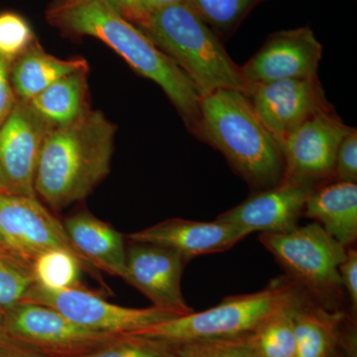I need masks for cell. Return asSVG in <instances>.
Listing matches in <instances>:
<instances>
[{
    "label": "cell",
    "mask_w": 357,
    "mask_h": 357,
    "mask_svg": "<svg viewBox=\"0 0 357 357\" xmlns=\"http://www.w3.org/2000/svg\"><path fill=\"white\" fill-rule=\"evenodd\" d=\"M8 352H1L0 357H39L34 356V354H30V352L24 351V349H20V347H16V349H8Z\"/></svg>",
    "instance_id": "34"
},
{
    "label": "cell",
    "mask_w": 357,
    "mask_h": 357,
    "mask_svg": "<svg viewBox=\"0 0 357 357\" xmlns=\"http://www.w3.org/2000/svg\"><path fill=\"white\" fill-rule=\"evenodd\" d=\"M70 241L98 270L126 280L124 237L109 223L81 211L63 223Z\"/></svg>",
    "instance_id": "18"
},
{
    "label": "cell",
    "mask_w": 357,
    "mask_h": 357,
    "mask_svg": "<svg viewBox=\"0 0 357 357\" xmlns=\"http://www.w3.org/2000/svg\"><path fill=\"white\" fill-rule=\"evenodd\" d=\"M0 252L11 255V253L9 252L8 248H7L6 243V241H4L3 234H2L1 230H0Z\"/></svg>",
    "instance_id": "36"
},
{
    "label": "cell",
    "mask_w": 357,
    "mask_h": 357,
    "mask_svg": "<svg viewBox=\"0 0 357 357\" xmlns=\"http://www.w3.org/2000/svg\"><path fill=\"white\" fill-rule=\"evenodd\" d=\"M323 46L307 26L268 36L259 51L241 67L251 86L318 76Z\"/></svg>",
    "instance_id": "13"
},
{
    "label": "cell",
    "mask_w": 357,
    "mask_h": 357,
    "mask_svg": "<svg viewBox=\"0 0 357 357\" xmlns=\"http://www.w3.org/2000/svg\"><path fill=\"white\" fill-rule=\"evenodd\" d=\"M51 126L28 102L16 100L0 126V192L37 197L35 174L40 152Z\"/></svg>",
    "instance_id": "10"
},
{
    "label": "cell",
    "mask_w": 357,
    "mask_h": 357,
    "mask_svg": "<svg viewBox=\"0 0 357 357\" xmlns=\"http://www.w3.org/2000/svg\"><path fill=\"white\" fill-rule=\"evenodd\" d=\"M77 1H82V0H54L53 3H70V2ZM105 1L109 3L123 17L135 25H140L147 18L138 0H105Z\"/></svg>",
    "instance_id": "32"
},
{
    "label": "cell",
    "mask_w": 357,
    "mask_h": 357,
    "mask_svg": "<svg viewBox=\"0 0 357 357\" xmlns=\"http://www.w3.org/2000/svg\"><path fill=\"white\" fill-rule=\"evenodd\" d=\"M89 73L79 70L61 77L28 102L52 128L73 123L91 109Z\"/></svg>",
    "instance_id": "21"
},
{
    "label": "cell",
    "mask_w": 357,
    "mask_h": 357,
    "mask_svg": "<svg viewBox=\"0 0 357 357\" xmlns=\"http://www.w3.org/2000/svg\"><path fill=\"white\" fill-rule=\"evenodd\" d=\"M29 22L13 11L0 13V58L9 66L36 41Z\"/></svg>",
    "instance_id": "28"
},
{
    "label": "cell",
    "mask_w": 357,
    "mask_h": 357,
    "mask_svg": "<svg viewBox=\"0 0 357 357\" xmlns=\"http://www.w3.org/2000/svg\"><path fill=\"white\" fill-rule=\"evenodd\" d=\"M201 115L199 140L222 152L253 192L283 180L281 144L260 121L248 96L232 89L211 91L201 98Z\"/></svg>",
    "instance_id": "3"
},
{
    "label": "cell",
    "mask_w": 357,
    "mask_h": 357,
    "mask_svg": "<svg viewBox=\"0 0 357 357\" xmlns=\"http://www.w3.org/2000/svg\"><path fill=\"white\" fill-rule=\"evenodd\" d=\"M260 0H187L208 26L218 31H231Z\"/></svg>",
    "instance_id": "25"
},
{
    "label": "cell",
    "mask_w": 357,
    "mask_h": 357,
    "mask_svg": "<svg viewBox=\"0 0 357 357\" xmlns=\"http://www.w3.org/2000/svg\"><path fill=\"white\" fill-rule=\"evenodd\" d=\"M351 128L342 122L335 109L307 119L282 142L285 162L284 177L318 183L333 180L335 155Z\"/></svg>",
    "instance_id": "12"
},
{
    "label": "cell",
    "mask_w": 357,
    "mask_h": 357,
    "mask_svg": "<svg viewBox=\"0 0 357 357\" xmlns=\"http://www.w3.org/2000/svg\"><path fill=\"white\" fill-rule=\"evenodd\" d=\"M293 319L296 357H333L342 342L344 312L321 304L295 285Z\"/></svg>",
    "instance_id": "17"
},
{
    "label": "cell",
    "mask_w": 357,
    "mask_h": 357,
    "mask_svg": "<svg viewBox=\"0 0 357 357\" xmlns=\"http://www.w3.org/2000/svg\"><path fill=\"white\" fill-rule=\"evenodd\" d=\"M7 340L4 333V312L0 311V342Z\"/></svg>",
    "instance_id": "35"
},
{
    "label": "cell",
    "mask_w": 357,
    "mask_h": 357,
    "mask_svg": "<svg viewBox=\"0 0 357 357\" xmlns=\"http://www.w3.org/2000/svg\"><path fill=\"white\" fill-rule=\"evenodd\" d=\"M248 98L260 121L281 145L307 119L333 109L318 76L255 84Z\"/></svg>",
    "instance_id": "11"
},
{
    "label": "cell",
    "mask_w": 357,
    "mask_h": 357,
    "mask_svg": "<svg viewBox=\"0 0 357 357\" xmlns=\"http://www.w3.org/2000/svg\"><path fill=\"white\" fill-rule=\"evenodd\" d=\"M74 357H177L175 345L151 338L121 335L114 342Z\"/></svg>",
    "instance_id": "26"
},
{
    "label": "cell",
    "mask_w": 357,
    "mask_h": 357,
    "mask_svg": "<svg viewBox=\"0 0 357 357\" xmlns=\"http://www.w3.org/2000/svg\"><path fill=\"white\" fill-rule=\"evenodd\" d=\"M259 241L295 285L326 307L340 306L345 292L338 267L347 248L319 223L298 225L285 234H261Z\"/></svg>",
    "instance_id": "6"
},
{
    "label": "cell",
    "mask_w": 357,
    "mask_h": 357,
    "mask_svg": "<svg viewBox=\"0 0 357 357\" xmlns=\"http://www.w3.org/2000/svg\"><path fill=\"white\" fill-rule=\"evenodd\" d=\"M303 217L314 220L337 243L349 248L357 239V184L331 181L318 185L305 204Z\"/></svg>",
    "instance_id": "19"
},
{
    "label": "cell",
    "mask_w": 357,
    "mask_h": 357,
    "mask_svg": "<svg viewBox=\"0 0 357 357\" xmlns=\"http://www.w3.org/2000/svg\"><path fill=\"white\" fill-rule=\"evenodd\" d=\"M290 292L253 332L249 340L258 357H296L293 319V294Z\"/></svg>",
    "instance_id": "22"
},
{
    "label": "cell",
    "mask_w": 357,
    "mask_h": 357,
    "mask_svg": "<svg viewBox=\"0 0 357 357\" xmlns=\"http://www.w3.org/2000/svg\"><path fill=\"white\" fill-rule=\"evenodd\" d=\"M49 24L70 38L89 36L112 48L140 76L163 89L188 130L201 139V96L178 66L137 25L105 0L51 3Z\"/></svg>",
    "instance_id": "1"
},
{
    "label": "cell",
    "mask_w": 357,
    "mask_h": 357,
    "mask_svg": "<svg viewBox=\"0 0 357 357\" xmlns=\"http://www.w3.org/2000/svg\"><path fill=\"white\" fill-rule=\"evenodd\" d=\"M35 283L51 290L83 287L82 263L70 252L52 249L41 253L32 263Z\"/></svg>",
    "instance_id": "23"
},
{
    "label": "cell",
    "mask_w": 357,
    "mask_h": 357,
    "mask_svg": "<svg viewBox=\"0 0 357 357\" xmlns=\"http://www.w3.org/2000/svg\"><path fill=\"white\" fill-rule=\"evenodd\" d=\"M333 357H342V356H337V354H335V356H333Z\"/></svg>",
    "instance_id": "37"
},
{
    "label": "cell",
    "mask_w": 357,
    "mask_h": 357,
    "mask_svg": "<svg viewBox=\"0 0 357 357\" xmlns=\"http://www.w3.org/2000/svg\"><path fill=\"white\" fill-rule=\"evenodd\" d=\"M0 230L9 252L30 266L45 251L61 249L77 257L84 271L102 281L98 270L72 243L64 225L51 215L37 197L0 192Z\"/></svg>",
    "instance_id": "8"
},
{
    "label": "cell",
    "mask_w": 357,
    "mask_h": 357,
    "mask_svg": "<svg viewBox=\"0 0 357 357\" xmlns=\"http://www.w3.org/2000/svg\"><path fill=\"white\" fill-rule=\"evenodd\" d=\"M138 27L191 79L201 98L217 89L250 93L241 67L187 0L149 14Z\"/></svg>",
    "instance_id": "4"
},
{
    "label": "cell",
    "mask_w": 357,
    "mask_h": 357,
    "mask_svg": "<svg viewBox=\"0 0 357 357\" xmlns=\"http://www.w3.org/2000/svg\"><path fill=\"white\" fill-rule=\"evenodd\" d=\"M84 70H89V66L84 58L55 57L36 40L9 66V77L16 98L30 102L61 77Z\"/></svg>",
    "instance_id": "20"
},
{
    "label": "cell",
    "mask_w": 357,
    "mask_h": 357,
    "mask_svg": "<svg viewBox=\"0 0 357 357\" xmlns=\"http://www.w3.org/2000/svg\"><path fill=\"white\" fill-rule=\"evenodd\" d=\"M126 282L151 301L154 307L185 316L194 312L181 289L188 261L174 249L132 243L126 248Z\"/></svg>",
    "instance_id": "15"
},
{
    "label": "cell",
    "mask_w": 357,
    "mask_h": 357,
    "mask_svg": "<svg viewBox=\"0 0 357 357\" xmlns=\"http://www.w3.org/2000/svg\"><path fill=\"white\" fill-rule=\"evenodd\" d=\"M7 340L39 357H74L88 354L121 337L89 330L53 307L31 302L4 312Z\"/></svg>",
    "instance_id": "7"
},
{
    "label": "cell",
    "mask_w": 357,
    "mask_h": 357,
    "mask_svg": "<svg viewBox=\"0 0 357 357\" xmlns=\"http://www.w3.org/2000/svg\"><path fill=\"white\" fill-rule=\"evenodd\" d=\"M116 126L100 110L49 130L35 174L37 196L53 210L83 201L110 172Z\"/></svg>",
    "instance_id": "2"
},
{
    "label": "cell",
    "mask_w": 357,
    "mask_h": 357,
    "mask_svg": "<svg viewBox=\"0 0 357 357\" xmlns=\"http://www.w3.org/2000/svg\"><path fill=\"white\" fill-rule=\"evenodd\" d=\"M340 280L347 294L352 312L357 309V250L354 246L347 248L344 258L338 267Z\"/></svg>",
    "instance_id": "30"
},
{
    "label": "cell",
    "mask_w": 357,
    "mask_h": 357,
    "mask_svg": "<svg viewBox=\"0 0 357 357\" xmlns=\"http://www.w3.org/2000/svg\"><path fill=\"white\" fill-rule=\"evenodd\" d=\"M34 283L30 265L0 252V311H8L22 302Z\"/></svg>",
    "instance_id": "24"
},
{
    "label": "cell",
    "mask_w": 357,
    "mask_h": 357,
    "mask_svg": "<svg viewBox=\"0 0 357 357\" xmlns=\"http://www.w3.org/2000/svg\"><path fill=\"white\" fill-rule=\"evenodd\" d=\"M324 183L284 177L279 184L253 192L245 201L217 220L243 227L248 232L285 234L297 227L311 192Z\"/></svg>",
    "instance_id": "14"
},
{
    "label": "cell",
    "mask_w": 357,
    "mask_h": 357,
    "mask_svg": "<svg viewBox=\"0 0 357 357\" xmlns=\"http://www.w3.org/2000/svg\"><path fill=\"white\" fill-rule=\"evenodd\" d=\"M16 100L9 77V64L0 58V126L13 112Z\"/></svg>",
    "instance_id": "31"
},
{
    "label": "cell",
    "mask_w": 357,
    "mask_h": 357,
    "mask_svg": "<svg viewBox=\"0 0 357 357\" xmlns=\"http://www.w3.org/2000/svg\"><path fill=\"white\" fill-rule=\"evenodd\" d=\"M22 302L53 307L77 325L112 335H131L178 317L154 306L145 309L119 306L84 287L51 290L34 283Z\"/></svg>",
    "instance_id": "9"
},
{
    "label": "cell",
    "mask_w": 357,
    "mask_h": 357,
    "mask_svg": "<svg viewBox=\"0 0 357 357\" xmlns=\"http://www.w3.org/2000/svg\"><path fill=\"white\" fill-rule=\"evenodd\" d=\"M138 1H139L141 8L148 16L149 14L155 13V11L160 10V9L181 3V2H184L185 0H138Z\"/></svg>",
    "instance_id": "33"
},
{
    "label": "cell",
    "mask_w": 357,
    "mask_h": 357,
    "mask_svg": "<svg viewBox=\"0 0 357 357\" xmlns=\"http://www.w3.org/2000/svg\"><path fill=\"white\" fill-rule=\"evenodd\" d=\"M333 180L357 182V129L351 128L340 142L335 155Z\"/></svg>",
    "instance_id": "29"
},
{
    "label": "cell",
    "mask_w": 357,
    "mask_h": 357,
    "mask_svg": "<svg viewBox=\"0 0 357 357\" xmlns=\"http://www.w3.org/2000/svg\"><path fill=\"white\" fill-rule=\"evenodd\" d=\"M175 345L177 357H258L248 335L195 340Z\"/></svg>",
    "instance_id": "27"
},
{
    "label": "cell",
    "mask_w": 357,
    "mask_h": 357,
    "mask_svg": "<svg viewBox=\"0 0 357 357\" xmlns=\"http://www.w3.org/2000/svg\"><path fill=\"white\" fill-rule=\"evenodd\" d=\"M293 284L287 277L274 279L258 292L230 296L206 311L192 312L128 335L178 344L248 335L281 304Z\"/></svg>",
    "instance_id": "5"
},
{
    "label": "cell",
    "mask_w": 357,
    "mask_h": 357,
    "mask_svg": "<svg viewBox=\"0 0 357 357\" xmlns=\"http://www.w3.org/2000/svg\"><path fill=\"white\" fill-rule=\"evenodd\" d=\"M250 234L248 230L232 223L195 222L183 218H170L128 234L129 241L155 244L174 249L188 262L198 256L223 252Z\"/></svg>",
    "instance_id": "16"
}]
</instances>
